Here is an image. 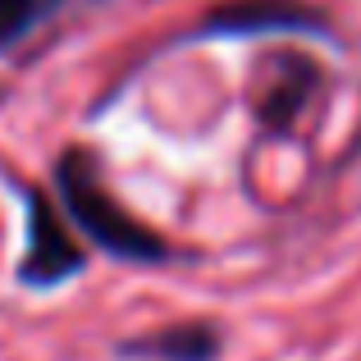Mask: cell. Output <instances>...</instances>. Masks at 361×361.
Instances as JSON below:
<instances>
[{
  "label": "cell",
  "mask_w": 361,
  "mask_h": 361,
  "mask_svg": "<svg viewBox=\"0 0 361 361\" xmlns=\"http://www.w3.org/2000/svg\"><path fill=\"white\" fill-rule=\"evenodd\" d=\"M60 192L69 215L78 220V229H87L106 252L128 256V261H165V243L110 197V188L101 183L87 151H69L60 160Z\"/></svg>",
  "instance_id": "obj_1"
},
{
  "label": "cell",
  "mask_w": 361,
  "mask_h": 361,
  "mask_svg": "<svg viewBox=\"0 0 361 361\" xmlns=\"http://www.w3.org/2000/svg\"><path fill=\"white\" fill-rule=\"evenodd\" d=\"M78 270H82V252L69 238L64 220L55 215V206L42 192H27V252H23V270H18L23 283L51 288V283H64Z\"/></svg>",
  "instance_id": "obj_2"
},
{
  "label": "cell",
  "mask_w": 361,
  "mask_h": 361,
  "mask_svg": "<svg viewBox=\"0 0 361 361\" xmlns=\"http://www.w3.org/2000/svg\"><path fill=\"white\" fill-rule=\"evenodd\" d=\"M325 18L298 0H229L206 18L215 32H261V27H320Z\"/></svg>",
  "instance_id": "obj_3"
},
{
  "label": "cell",
  "mask_w": 361,
  "mask_h": 361,
  "mask_svg": "<svg viewBox=\"0 0 361 361\" xmlns=\"http://www.w3.org/2000/svg\"><path fill=\"white\" fill-rule=\"evenodd\" d=\"M123 353L128 357H156V361H211L220 353V334L211 325H174V329H160L151 338L128 343Z\"/></svg>",
  "instance_id": "obj_4"
},
{
  "label": "cell",
  "mask_w": 361,
  "mask_h": 361,
  "mask_svg": "<svg viewBox=\"0 0 361 361\" xmlns=\"http://www.w3.org/2000/svg\"><path fill=\"white\" fill-rule=\"evenodd\" d=\"M55 9H60V0H0V46L27 37Z\"/></svg>",
  "instance_id": "obj_5"
}]
</instances>
